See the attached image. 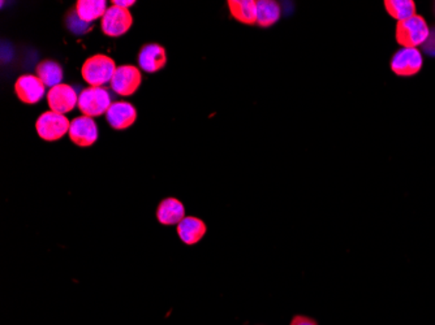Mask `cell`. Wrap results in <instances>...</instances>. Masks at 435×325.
I'll use <instances>...</instances> for the list:
<instances>
[{"label": "cell", "mask_w": 435, "mask_h": 325, "mask_svg": "<svg viewBox=\"0 0 435 325\" xmlns=\"http://www.w3.org/2000/svg\"><path fill=\"white\" fill-rule=\"evenodd\" d=\"M227 4L234 20L244 25L257 24V1L255 0H228Z\"/></svg>", "instance_id": "cell-16"}, {"label": "cell", "mask_w": 435, "mask_h": 325, "mask_svg": "<svg viewBox=\"0 0 435 325\" xmlns=\"http://www.w3.org/2000/svg\"><path fill=\"white\" fill-rule=\"evenodd\" d=\"M71 121L65 115L53 111H46L35 121V130L40 138L46 142H55L69 133Z\"/></svg>", "instance_id": "cell-4"}, {"label": "cell", "mask_w": 435, "mask_h": 325, "mask_svg": "<svg viewBox=\"0 0 435 325\" xmlns=\"http://www.w3.org/2000/svg\"><path fill=\"white\" fill-rule=\"evenodd\" d=\"M37 77L42 81L46 87L53 89L55 86L62 84L63 80V68L62 65L53 60H43L37 65Z\"/></svg>", "instance_id": "cell-17"}, {"label": "cell", "mask_w": 435, "mask_h": 325, "mask_svg": "<svg viewBox=\"0 0 435 325\" xmlns=\"http://www.w3.org/2000/svg\"><path fill=\"white\" fill-rule=\"evenodd\" d=\"M107 10L106 0H78L75 11L81 21L90 24L105 16Z\"/></svg>", "instance_id": "cell-15"}, {"label": "cell", "mask_w": 435, "mask_h": 325, "mask_svg": "<svg viewBox=\"0 0 435 325\" xmlns=\"http://www.w3.org/2000/svg\"><path fill=\"white\" fill-rule=\"evenodd\" d=\"M280 19V6L274 0L257 1V24L261 28H270Z\"/></svg>", "instance_id": "cell-18"}, {"label": "cell", "mask_w": 435, "mask_h": 325, "mask_svg": "<svg viewBox=\"0 0 435 325\" xmlns=\"http://www.w3.org/2000/svg\"><path fill=\"white\" fill-rule=\"evenodd\" d=\"M429 33L430 29L424 17L414 15L413 17L396 24V42L405 49H417L424 44Z\"/></svg>", "instance_id": "cell-2"}, {"label": "cell", "mask_w": 435, "mask_h": 325, "mask_svg": "<svg viewBox=\"0 0 435 325\" xmlns=\"http://www.w3.org/2000/svg\"><path fill=\"white\" fill-rule=\"evenodd\" d=\"M47 105L50 107V111L65 115L68 112H72L76 105H78V95L76 94L75 89L72 86L58 85L49 90Z\"/></svg>", "instance_id": "cell-8"}, {"label": "cell", "mask_w": 435, "mask_h": 325, "mask_svg": "<svg viewBox=\"0 0 435 325\" xmlns=\"http://www.w3.org/2000/svg\"><path fill=\"white\" fill-rule=\"evenodd\" d=\"M384 8L387 13L399 21L411 19L416 15V4L413 0H386Z\"/></svg>", "instance_id": "cell-19"}, {"label": "cell", "mask_w": 435, "mask_h": 325, "mask_svg": "<svg viewBox=\"0 0 435 325\" xmlns=\"http://www.w3.org/2000/svg\"><path fill=\"white\" fill-rule=\"evenodd\" d=\"M107 123L115 130H127L137 120L135 105L128 102H115L106 112Z\"/></svg>", "instance_id": "cell-12"}, {"label": "cell", "mask_w": 435, "mask_h": 325, "mask_svg": "<svg viewBox=\"0 0 435 325\" xmlns=\"http://www.w3.org/2000/svg\"><path fill=\"white\" fill-rule=\"evenodd\" d=\"M133 25V15L127 8L112 4L102 17L101 29L107 37L117 38L129 32Z\"/></svg>", "instance_id": "cell-5"}, {"label": "cell", "mask_w": 435, "mask_h": 325, "mask_svg": "<svg viewBox=\"0 0 435 325\" xmlns=\"http://www.w3.org/2000/svg\"><path fill=\"white\" fill-rule=\"evenodd\" d=\"M112 4H115L117 7H121V8H127L129 10L130 7H133L136 4L135 0H128V1H123V0H114Z\"/></svg>", "instance_id": "cell-23"}, {"label": "cell", "mask_w": 435, "mask_h": 325, "mask_svg": "<svg viewBox=\"0 0 435 325\" xmlns=\"http://www.w3.org/2000/svg\"><path fill=\"white\" fill-rule=\"evenodd\" d=\"M167 64V51L158 43L145 44L138 53V65L146 73H155Z\"/></svg>", "instance_id": "cell-11"}, {"label": "cell", "mask_w": 435, "mask_h": 325, "mask_svg": "<svg viewBox=\"0 0 435 325\" xmlns=\"http://www.w3.org/2000/svg\"><path fill=\"white\" fill-rule=\"evenodd\" d=\"M69 139L78 147L93 146L98 139V126L94 118L78 116L71 121Z\"/></svg>", "instance_id": "cell-9"}, {"label": "cell", "mask_w": 435, "mask_h": 325, "mask_svg": "<svg viewBox=\"0 0 435 325\" xmlns=\"http://www.w3.org/2000/svg\"><path fill=\"white\" fill-rule=\"evenodd\" d=\"M111 96L105 87L89 86L78 95V109L87 117H98L105 115L111 107Z\"/></svg>", "instance_id": "cell-3"}, {"label": "cell", "mask_w": 435, "mask_h": 325, "mask_svg": "<svg viewBox=\"0 0 435 325\" xmlns=\"http://www.w3.org/2000/svg\"><path fill=\"white\" fill-rule=\"evenodd\" d=\"M207 231L206 224L194 216H185L178 224V234L185 245H196L201 241Z\"/></svg>", "instance_id": "cell-13"}, {"label": "cell", "mask_w": 435, "mask_h": 325, "mask_svg": "<svg viewBox=\"0 0 435 325\" xmlns=\"http://www.w3.org/2000/svg\"><path fill=\"white\" fill-rule=\"evenodd\" d=\"M423 50H424V53L427 56L435 58V26L433 29H430L429 37H427V39L423 44Z\"/></svg>", "instance_id": "cell-21"}, {"label": "cell", "mask_w": 435, "mask_h": 325, "mask_svg": "<svg viewBox=\"0 0 435 325\" xmlns=\"http://www.w3.org/2000/svg\"><path fill=\"white\" fill-rule=\"evenodd\" d=\"M291 325H318L313 319H309L307 316H295L291 322Z\"/></svg>", "instance_id": "cell-22"}, {"label": "cell", "mask_w": 435, "mask_h": 325, "mask_svg": "<svg viewBox=\"0 0 435 325\" xmlns=\"http://www.w3.org/2000/svg\"><path fill=\"white\" fill-rule=\"evenodd\" d=\"M68 28L69 30L75 33V34H84V33L89 32L90 30V26L89 24L81 21L77 16V13H72L68 16Z\"/></svg>", "instance_id": "cell-20"}, {"label": "cell", "mask_w": 435, "mask_h": 325, "mask_svg": "<svg viewBox=\"0 0 435 325\" xmlns=\"http://www.w3.org/2000/svg\"><path fill=\"white\" fill-rule=\"evenodd\" d=\"M112 90L120 96H130L135 94L142 84V74L137 67L120 65L111 80Z\"/></svg>", "instance_id": "cell-7"}, {"label": "cell", "mask_w": 435, "mask_h": 325, "mask_svg": "<svg viewBox=\"0 0 435 325\" xmlns=\"http://www.w3.org/2000/svg\"><path fill=\"white\" fill-rule=\"evenodd\" d=\"M185 218V207L176 198L162 200L157 209V219L162 225H175Z\"/></svg>", "instance_id": "cell-14"}, {"label": "cell", "mask_w": 435, "mask_h": 325, "mask_svg": "<svg viewBox=\"0 0 435 325\" xmlns=\"http://www.w3.org/2000/svg\"><path fill=\"white\" fill-rule=\"evenodd\" d=\"M424 65L423 53L417 49H400L393 53L391 59V71L399 77H412L418 73Z\"/></svg>", "instance_id": "cell-6"}, {"label": "cell", "mask_w": 435, "mask_h": 325, "mask_svg": "<svg viewBox=\"0 0 435 325\" xmlns=\"http://www.w3.org/2000/svg\"><path fill=\"white\" fill-rule=\"evenodd\" d=\"M117 68L112 58L103 53H96L86 59L85 63L81 67V76L89 86L102 87L103 85L111 82Z\"/></svg>", "instance_id": "cell-1"}, {"label": "cell", "mask_w": 435, "mask_h": 325, "mask_svg": "<svg viewBox=\"0 0 435 325\" xmlns=\"http://www.w3.org/2000/svg\"><path fill=\"white\" fill-rule=\"evenodd\" d=\"M15 93L25 105H35L46 94V86L33 74H24L15 82Z\"/></svg>", "instance_id": "cell-10"}]
</instances>
